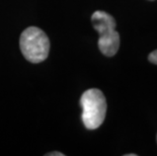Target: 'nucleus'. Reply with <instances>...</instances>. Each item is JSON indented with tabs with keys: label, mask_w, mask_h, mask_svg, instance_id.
Here are the masks:
<instances>
[{
	"label": "nucleus",
	"mask_w": 157,
	"mask_h": 156,
	"mask_svg": "<svg viewBox=\"0 0 157 156\" xmlns=\"http://www.w3.org/2000/svg\"><path fill=\"white\" fill-rule=\"evenodd\" d=\"M82 108L81 119L85 128L95 130L105 121L106 101L102 92L98 88H90L83 92L80 98Z\"/></svg>",
	"instance_id": "2"
},
{
	"label": "nucleus",
	"mask_w": 157,
	"mask_h": 156,
	"mask_svg": "<svg viewBox=\"0 0 157 156\" xmlns=\"http://www.w3.org/2000/svg\"><path fill=\"white\" fill-rule=\"evenodd\" d=\"M137 154H126V156H136Z\"/></svg>",
	"instance_id": "6"
},
{
	"label": "nucleus",
	"mask_w": 157,
	"mask_h": 156,
	"mask_svg": "<svg viewBox=\"0 0 157 156\" xmlns=\"http://www.w3.org/2000/svg\"><path fill=\"white\" fill-rule=\"evenodd\" d=\"M19 46L22 55L32 63L45 61L49 55L50 41L41 29L31 26L21 32Z\"/></svg>",
	"instance_id": "3"
},
{
	"label": "nucleus",
	"mask_w": 157,
	"mask_h": 156,
	"mask_svg": "<svg viewBox=\"0 0 157 156\" xmlns=\"http://www.w3.org/2000/svg\"><path fill=\"white\" fill-rule=\"evenodd\" d=\"M148 60L151 63H153V64L157 65V50L150 53L149 56H148Z\"/></svg>",
	"instance_id": "4"
},
{
	"label": "nucleus",
	"mask_w": 157,
	"mask_h": 156,
	"mask_svg": "<svg viewBox=\"0 0 157 156\" xmlns=\"http://www.w3.org/2000/svg\"><path fill=\"white\" fill-rule=\"evenodd\" d=\"M93 28L98 32V48L103 55L113 57L120 47V35L116 31V21L108 12L98 10L91 15Z\"/></svg>",
	"instance_id": "1"
},
{
	"label": "nucleus",
	"mask_w": 157,
	"mask_h": 156,
	"mask_svg": "<svg viewBox=\"0 0 157 156\" xmlns=\"http://www.w3.org/2000/svg\"><path fill=\"white\" fill-rule=\"evenodd\" d=\"M47 156H64V154L61 153V152H51V153L46 154Z\"/></svg>",
	"instance_id": "5"
}]
</instances>
